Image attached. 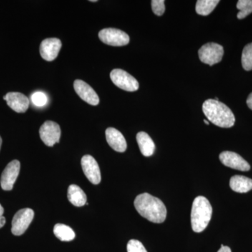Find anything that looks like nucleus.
<instances>
[{
    "label": "nucleus",
    "instance_id": "obj_1",
    "mask_svg": "<svg viewBox=\"0 0 252 252\" xmlns=\"http://www.w3.org/2000/svg\"><path fill=\"white\" fill-rule=\"evenodd\" d=\"M134 205L141 216L149 221L161 223L167 217V209L159 198L147 193L140 194L136 197Z\"/></svg>",
    "mask_w": 252,
    "mask_h": 252
},
{
    "label": "nucleus",
    "instance_id": "obj_2",
    "mask_svg": "<svg viewBox=\"0 0 252 252\" xmlns=\"http://www.w3.org/2000/svg\"><path fill=\"white\" fill-rule=\"evenodd\" d=\"M205 117L210 122L220 127L229 128L234 126L235 118L231 109L215 99H207L203 104Z\"/></svg>",
    "mask_w": 252,
    "mask_h": 252
},
{
    "label": "nucleus",
    "instance_id": "obj_3",
    "mask_svg": "<svg viewBox=\"0 0 252 252\" xmlns=\"http://www.w3.org/2000/svg\"><path fill=\"white\" fill-rule=\"evenodd\" d=\"M212 215V207L205 197L198 196L192 205L190 221L192 229L195 233H201L207 228Z\"/></svg>",
    "mask_w": 252,
    "mask_h": 252
},
{
    "label": "nucleus",
    "instance_id": "obj_4",
    "mask_svg": "<svg viewBox=\"0 0 252 252\" xmlns=\"http://www.w3.org/2000/svg\"><path fill=\"white\" fill-rule=\"evenodd\" d=\"M223 46L217 43H207L204 44L198 51L199 59L202 63L212 66L221 61L223 59Z\"/></svg>",
    "mask_w": 252,
    "mask_h": 252
},
{
    "label": "nucleus",
    "instance_id": "obj_5",
    "mask_svg": "<svg viewBox=\"0 0 252 252\" xmlns=\"http://www.w3.org/2000/svg\"><path fill=\"white\" fill-rule=\"evenodd\" d=\"M110 78L112 82L123 90L134 92L139 89V83L137 79L123 69H113L110 73Z\"/></svg>",
    "mask_w": 252,
    "mask_h": 252
},
{
    "label": "nucleus",
    "instance_id": "obj_6",
    "mask_svg": "<svg viewBox=\"0 0 252 252\" xmlns=\"http://www.w3.org/2000/svg\"><path fill=\"white\" fill-rule=\"evenodd\" d=\"M99 39L107 44L113 46H123L127 45L130 41L128 34L125 32L115 28H105L99 31Z\"/></svg>",
    "mask_w": 252,
    "mask_h": 252
},
{
    "label": "nucleus",
    "instance_id": "obj_7",
    "mask_svg": "<svg viewBox=\"0 0 252 252\" xmlns=\"http://www.w3.org/2000/svg\"><path fill=\"white\" fill-rule=\"evenodd\" d=\"M34 216V211L30 208L22 209L16 212L12 220L11 232L13 234L16 236L23 235L28 229Z\"/></svg>",
    "mask_w": 252,
    "mask_h": 252
},
{
    "label": "nucleus",
    "instance_id": "obj_8",
    "mask_svg": "<svg viewBox=\"0 0 252 252\" xmlns=\"http://www.w3.org/2000/svg\"><path fill=\"white\" fill-rule=\"evenodd\" d=\"M39 135L46 146L53 147L55 144L59 143L61 139V127L57 123L47 121L41 126Z\"/></svg>",
    "mask_w": 252,
    "mask_h": 252
},
{
    "label": "nucleus",
    "instance_id": "obj_9",
    "mask_svg": "<svg viewBox=\"0 0 252 252\" xmlns=\"http://www.w3.org/2000/svg\"><path fill=\"white\" fill-rule=\"evenodd\" d=\"M21 163L18 160H14L8 164L1 174V187L4 190H12L18 175H19Z\"/></svg>",
    "mask_w": 252,
    "mask_h": 252
},
{
    "label": "nucleus",
    "instance_id": "obj_10",
    "mask_svg": "<svg viewBox=\"0 0 252 252\" xmlns=\"http://www.w3.org/2000/svg\"><path fill=\"white\" fill-rule=\"evenodd\" d=\"M81 167L84 175L94 185H98L101 182V173L98 163L90 155H86L81 158Z\"/></svg>",
    "mask_w": 252,
    "mask_h": 252
},
{
    "label": "nucleus",
    "instance_id": "obj_11",
    "mask_svg": "<svg viewBox=\"0 0 252 252\" xmlns=\"http://www.w3.org/2000/svg\"><path fill=\"white\" fill-rule=\"evenodd\" d=\"M220 159L222 164L225 166L240 170V171H249L250 170V165L241 156L233 152H222L220 154Z\"/></svg>",
    "mask_w": 252,
    "mask_h": 252
},
{
    "label": "nucleus",
    "instance_id": "obj_12",
    "mask_svg": "<svg viewBox=\"0 0 252 252\" xmlns=\"http://www.w3.org/2000/svg\"><path fill=\"white\" fill-rule=\"evenodd\" d=\"M62 47V42L57 38H48L42 41L40 45V54L46 61H53L57 58Z\"/></svg>",
    "mask_w": 252,
    "mask_h": 252
},
{
    "label": "nucleus",
    "instance_id": "obj_13",
    "mask_svg": "<svg viewBox=\"0 0 252 252\" xmlns=\"http://www.w3.org/2000/svg\"><path fill=\"white\" fill-rule=\"evenodd\" d=\"M74 90L83 100L91 105L96 106L99 104V98L95 91L87 83L82 80H75L74 83Z\"/></svg>",
    "mask_w": 252,
    "mask_h": 252
},
{
    "label": "nucleus",
    "instance_id": "obj_14",
    "mask_svg": "<svg viewBox=\"0 0 252 252\" xmlns=\"http://www.w3.org/2000/svg\"><path fill=\"white\" fill-rule=\"evenodd\" d=\"M4 99L7 102L8 106L17 113H25L29 107V99L21 93H8Z\"/></svg>",
    "mask_w": 252,
    "mask_h": 252
},
{
    "label": "nucleus",
    "instance_id": "obj_15",
    "mask_svg": "<svg viewBox=\"0 0 252 252\" xmlns=\"http://www.w3.org/2000/svg\"><path fill=\"white\" fill-rule=\"evenodd\" d=\"M105 135L106 140L108 142L109 145L114 151L120 153L126 152L127 149V143L122 132L114 127H109L106 130Z\"/></svg>",
    "mask_w": 252,
    "mask_h": 252
},
{
    "label": "nucleus",
    "instance_id": "obj_16",
    "mask_svg": "<svg viewBox=\"0 0 252 252\" xmlns=\"http://www.w3.org/2000/svg\"><path fill=\"white\" fill-rule=\"evenodd\" d=\"M230 187L237 193H248L252 190V180L245 176L235 175L230 178Z\"/></svg>",
    "mask_w": 252,
    "mask_h": 252
},
{
    "label": "nucleus",
    "instance_id": "obj_17",
    "mask_svg": "<svg viewBox=\"0 0 252 252\" xmlns=\"http://www.w3.org/2000/svg\"><path fill=\"white\" fill-rule=\"evenodd\" d=\"M136 139L142 155L146 157L153 155L155 152V144L148 134L144 132H138Z\"/></svg>",
    "mask_w": 252,
    "mask_h": 252
},
{
    "label": "nucleus",
    "instance_id": "obj_18",
    "mask_svg": "<svg viewBox=\"0 0 252 252\" xmlns=\"http://www.w3.org/2000/svg\"><path fill=\"white\" fill-rule=\"evenodd\" d=\"M69 201L76 207H82L87 203V197L84 190L75 185L69 186L67 190Z\"/></svg>",
    "mask_w": 252,
    "mask_h": 252
},
{
    "label": "nucleus",
    "instance_id": "obj_19",
    "mask_svg": "<svg viewBox=\"0 0 252 252\" xmlns=\"http://www.w3.org/2000/svg\"><path fill=\"white\" fill-rule=\"evenodd\" d=\"M54 233L60 240L63 242L72 241L76 236L75 233L70 227L62 223H58L55 225Z\"/></svg>",
    "mask_w": 252,
    "mask_h": 252
},
{
    "label": "nucleus",
    "instance_id": "obj_20",
    "mask_svg": "<svg viewBox=\"0 0 252 252\" xmlns=\"http://www.w3.org/2000/svg\"><path fill=\"white\" fill-rule=\"evenodd\" d=\"M219 3V0H198L195 5V11L201 16H208L214 11Z\"/></svg>",
    "mask_w": 252,
    "mask_h": 252
},
{
    "label": "nucleus",
    "instance_id": "obj_21",
    "mask_svg": "<svg viewBox=\"0 0 252 252\" xmlns=\"http://www.w3.org/2000/svg\"><path fill=\"white\" fill-rule=\"evenodd\" d=\"M236 6L240 11L237 15L238 19H243L252 13V0H239Z\"/></svg>",
    "mask_w": 252,
    "mask_h": 252
},
{
    "label": "nucleus",
    "instance_id": "obj_22",
    "mask_svg": "<svg viewBox=\"0 0 252 252\" xmlns=\"http://www.w3.org/2000/svg\"><path fill=\"white\" fill-rule=\"evenodd\" d=\"M242 65L245 70H252V43L244 48L242 54Z\"/></svg>",
    "mask_w": 252,
    "mask_h": 252
},
{
    "label": "nucleus",
    "instance_id": "obj_23",
    "mask_svg": "<svg viewBox=\"0 0 252 252\" xmlns=\"http://www.w3.org/2000/svg\"><path fill=\"white\" fill-rule=\"evenodd\" d=\"M32 102L34 105L37 106V107H43L48 102L47 96L44 94V93L35 92L34 94H32L31 96Z\"/></svg>",
    "mask_w": 252,
    "mask_h": 252
},
{
    "label": "nucleus",
    "instance_id": "obj_24",
    "mask_svg": "<svg viewBox=\"0 0 252 252\" xmlns=\"http://www.w3.org/2000/svg\"><path fill=\"white\" fill-rule=\"evenodd\" d=\"M127 252H147L144 245L139 240H130L127 245Z\"/></svg>",
    "mask_w": 252,
    "mask_h": 252
},
{
    "label": "nucleus",
    "instance_id": "obj_25",
    "mask_svg": "<svg viewBox=\"0 0 252 252\" xmlns=\"http://www.w3.org/2000/svg\"><path fill=\"white\" fill-rule=\"evenodd\" d=\"M152 7L154 14L157 16H162L165 12V1L164 0H152Z\"/></svg>",
    "mask_w": 252,
    "mask_h": 252
},
{
    "label": "nucleus",
    "instance_id": "obj_26",
    "mask_svg": "<svg viewBox=\"0 0 252 252\" xmlns=\"http://www.w3.org/2000/svg\"><path fill=\"white\" fill-rule=\"evenodd\" d=\"M4 212V208H3L1 204H0V228H2L5 225V223H6V220H5L4 217L3 216Z\"/></svg>",
    "mask_w": 252,
    "mask_h": 252
},
{
    "label": "nucleus",
    "instance_id": "obj_27",
    "mask_svg": "<svg viewBox=\"0 0 252 252\" xmlns=\"http://www.w3.org/2000/svg\"><path fill=\"white\" fill-rule=\"evenodd\" d=\"M247 104H248L249 108L252 110V93L248 96V99H247Z\"/></svg>",
    "mask_w": 252,
    "mask_h": 252
},
{
    "label": "nucleus",
    "instance_id": "obj_28",
    "mask_svg": "<svg viewBox=\"0 0 252 252\" xmlns=\"http://www.w3.org/2000/svg\"><path fill=\"white\" fill-rule=\"evenodd\" d=\"M217 252H231V250H230V248H228V247L221 245L220 250Z\"/></svg>",
    "mask_w": 252,
    "mask_h": 252
},
{
    "label": "nucleus",
    "instance_id": "obj_29",
    "mask_svg": "<svg viewBox=\"0 0 252 252\" xmlns=\"http://www.w3.org/2000/svg\"><path fill=\"white\" fill-rule=\"evenodd\" d=\"M1 143H2V140H1V137H0V149H1Z\"/></svg>",
    "mask_w": 252,
    "mask_h": 252
},
{
    "label": "nucleus",
    "instance_id": "obj_30",
    "mask_svg": "<svg viewBox=\"0 0 252 252\" xmlns=\"http://www.w3.org/2000/svg\"><path fill=\"white\" fill-rule=\"evenodd\" d=\"M204 122H205V124H207V125H209V124H210V123H209L207 120H204Z\"/></svg>",
    "mask_w": 252,
    "mask_h": 252
},
{
    "label": "nucleus",
    "instance_id": "obj_31",
    "mask_svg": "<svg viewBox=\"0 0 252 252\" xmlns=\"http://www.w3.org/2000/svg\"><path fill=\"white\" fill-rule=\"evenodd\" d=\"M90 1H92V2H96L97 1H96V0H91Z\"/></svg>",
    "mask_w": 252,
    "mask_h": 252
}]
</instances>
